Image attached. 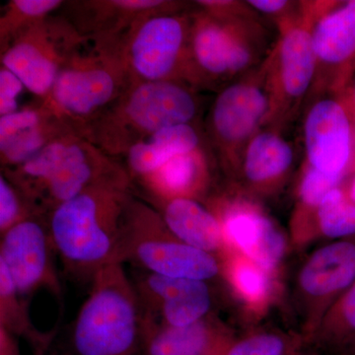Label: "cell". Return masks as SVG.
<instances>
[{
    "label": "cell",
    "instance_id": "6da1fadb",
    "mask_svg": "<svg viewBox=\"0 0 355 355\" xmlns=\"http://www.w3.org/2000/svg\"><path fill=\"white\" fill-rule=\"evenodd\" d=\"M132 187L130 178L96 184L46 216L65 275L91 282L103 268L119 263Z\"/></svg>",
    "mask_w": 355,
    "mask_h": 355
},
{
    "label": "cell",
    "instance_id": "7a4b0ae2",
    "mask_svg": "<svg viewBox=\"0 0 355 355\" xmlns=\"http://www.w3.org/2000/svg\"><path fill=\"white\" fill-rule=\"evenodd\" d=\"M1 172L43 216L96 184L130 178L121 162L77 130L53 139L22 165Z\"/></svg>",
    "mask_w": 355,
    "mask_h": 355
},
{
    "label": "cell",
    "instance_id": "3957f363",
    "mask_svg": "<svg viewBox=\"0 0 355 355\" xmlns=\"http://www.w3.org/2000/svg\"><path fill=\"white\" fill-rule=\"evenodd\" d=\"M200 101L193 86L182 81L133 83L81 135L103 153L123 157L130 147L162 128L193 125Z\"/></svg>",
    "mask_w": 355,
    "mask_h": 355
},
{
    "label": "cell",
    "instance_id": "277c9868",
    "mask_svg": "<svg viewBox=\"0 0 355 355\" xmlns=\"http://www.w3.org/2000/svg\"><path fill=\"white\" fill-rule=\"evenodd\" d=\"M72 355H144V313L123 263L99 270L70 334Z\"/></svg>",
    "mask_w": 355,
    "mask_h": 355
},
{
    "label": "cell",
    "instance_id": "5b68a950",
    "mask_svg": "<svg viewBox=\"0 0 355 355\" xmlns=\"http://www.w3.org/2000/svg\"><path fill=\"white\" fill-rule=\"evenodd\" d=\"M120 41L83 37L43 101L78 132L133 84Z\"/></svg>",
    "mask_w": 355,
    "mask_h": 355
},
{
    "label": "cell",
    "instance_id": "8992f818",
    "mask_svg": "<svg viewBox=\"0 0 355 355\" xmlns=\"http://www.w3.org/2000/svg\"><path fill=\"white\" fill-rule=\"evenodd\" d=\"M118 261L132 263L142 272L177 279L205 282L219 272L211 254L180 241L157 210L135 193L125 210Z\"/></svg>",
    "mask_w": 355,
    "mask_h": 355
},
{
    "label": "cell",
    "instance_id": "52a82bcc",
    "mask_svg": "<svg viewBox=\"0 0 355 355\" xmlns=\"http://www.w3.org/2000/svg\"><path fill=\"white\" fill-rule=\"evenodd\" d=\"M191 24V14L179 10L147 16L132 26L120 41L132 83L190 84Z\"/></svg>",
    "mask_w": 355,
    "mask_h": 355
},
{
    "label": "cell",
    "instance_id": "ba28073f",
    "mask_svg": "<svg viewBox=\"0 0 355 355\" xmlns=\"http://www.w3.org/2000/svg\"><path fill=\"white\" fill-rule=\"evenodd\" d=\"M302 7L300 15L280 19L279 40L263 65L270 100L266 123L288 118L316 78L312 29L317 8L315 3Z\"/></svg>",
    "mask_w": 355,
    "mask_h": 355
},
{
    "label": "cell",
    "instance_id": "9c48e42d",
    "mask_svg": "<svg viewBox=\"0 0 355 355\" xmlns=\"http://www.w3.org/2000/svg\"><path fill=\"white\" fill-rule=\"evenodd\" d=\"M190 84L226 80L246 71L258 55V32L248 17L217 19L191 13Z\"/></svg>",
    "mask_w": 355,
    "mask_h": 355
},
{
    "label": "cell",
    "instance_id": "30bf717a",
    "mask_svg": "<svg viewBox=\"0 0 355 355\" xmlns=\"http://www.w3.org/2000/svg\"><path fill=\"white\" fill-rule=\"evenodd\" d=\"M83 39L64 16L53 14L0 51L1 65L12 71L29 92L46 101L60 70Z\"/></svg>",
    "mask_w": 355,
    "mask_h": 355
},
{
    "label": "cell",
    "instance_id": "8fae6325",
    "mask_svg": "<svg viewBox=\"0 0 355 355\" xmlns=\"http://www.w3.org/2000/svg\"><path fill=\"white\" fill-rule=\"evenodd\" d=\"M270 100L263 67L251 76L223 89L209 116L210 140L223 163L238 165L251 139L266 125Z\"/></svg>",
    "mask_w": 355,
    "mask_h": 355
},
{
    "label": "cell",
    "instance_id": "7c38bea8",
    "mask_svg": "<svg viewBox=\"0 0 355 355\" xmlns=\"http://www.w3.org/2000/svg\"><path fill=\"white\" fill-rule=\"evenodd\" d=\"M48 216L35 214L18 222L1 234L0 263L10 275L16 291L30 297L46 289L60 301L62 286L58 277Z\"/></svg>",
    "mask_w": 355,
    "mask_h": 355
},
{
    "label": "cell",
    "instance_id": "4fadbf2b",
    "mask_svg": "<svg viewBox=\"0 0 355 355\" xmlns=\"http://www.w3.org/2000/svg\"><path fill=\"white\" fill-rule=\"evenodd\" d=\"M306 155L310 167L345 178L355 156V130L350 112L338 100H320L304 123Z\"/></svg>",
    "mask_w": 355,
    "mask_h": 355
},
{
    "label": "cell",
    "instance_id": "5bb4252c",
    "mask_svg": "<svg viewBox=\"0 0 355 355\" xmlns=\"http://www.w3.org/2000/svg\"><path fill=\"white\" fill-rule=\"evenodd\" d=\"M144 316L172 327L202 321L211 307L205 282L142 272L132 279Z\"/></svg>",
    "mask_w": 355,
    "mask_h": 355
},
{
    "label": "cell",
    "instance_id": "9a60e30c",
    "mask_svg": "<svg viewBox=\"0 0 355 355\" xmlns=\"http://www.w3.org/2000/svg\"><path fill=\"white\" fill-rule=\"evenodd\" d=\"M312 40L316 77L323 73L327 87L343 89L355 70V0L330 2L315 20Z\"/></svg>",
    "mask_w": 355,
    "mask_h": 355
},
{
    "label": "cell",
    "instance_id": "2e32d148",
    "mask_svg": "<svg viewBox=\"0 0 355 355\" xmlns=\"http://www.w3.org/2000/svg\"><path fill=\"white\" fill-rule=\"evenodd\" d=\"M184 7L165 0H79L64 1L60 10L84 38L120 40L147 16Z\"/></svg>",
    "mask_w": 355,
    "mask_h": 355
},
{
    "label": "cell",
    "instance_id": "e0dca14e",
    "mask_svg": "<svg viewBox=\"0 0 355 355\" xmlns=\"http://www.w3.org/2000/svg\"><path fill=\"white\" fill-rule=\"evenodd\" d=\"M76 130L41 100L0 116L1 169H11L34 157L53 139Z\"/></svg>",
    "mask_w": 355,
    "mask_h": 355
},
{
    "label": "cell",
    "instance_id": "ac0fdd59",
    "mask_svg": "<svg viewBox=\"0 0 355 355\" xmlns=\"http://www.w3.org/2000/svg\"><path fill=\"white\" fill-rule=\"evenodd\" d=\"M202 137L193 125L162 128L130 147L121 163L132 182L160 169L171 159L202 148Z\"/></svg>",
    "mask_w": 355,
    "mask_h": 355
},
{
    "label": "cell",
    "instance_id": "d6986e66",
    "mask_svg": "<svg viewBox=\"0 0 355 355\" xmlns=\"http://www.w3.org/2000/svg\"><path fill=\"white\" fill-rule=\"evenodd\" d=\"M175 237L207 253L221 246L223 229L218 220L195 198H147Z\"/></svg>",
    "mask_w": 355,
    "mask_h": 355
},
{
    "label": "cell",
    "instance_id": "ffe728a7",
    "mask_svg": "<svg viewBox=\"0 0 355 355\" xmlns=\"http://www.w3.org/2000/svg\"><path fill=\"white\" fill-rule=\"evenodd\" d=\"M223 233L263 270H272L284 252V239L270 219L247 207H236L224 219Z\"/></svg>",
    "mask_w": 355,
    "mask_h": 355
},
{
    "label": "cell",
    "instance_id": "44dd1931",
    "mask_svg": "<svg viewBox=\"0 0 355 355\" xmlns=\"http://www.w3.org/2000/svg\"><path fill=\"white\" fill-rule=\"evenodd\" d=\"M355 282V241L328 245L313 254L300 275L301 286L313 296L347 291Z\"/></svg>",
    "mask_w": 355,
    "mask_h": 355
},
{
    "label": "cell",
    "instance_id": "7402d4cb",
    "mask_svg": "<svg viewBox=\"0 0 355 355\" xmlns=\"http://www.w3.org/2000/svg\"><path fill=\"white\" fill-rule=\"evenodd\" d=\"M207 154L202 148L177 156L160 169L139 180L147 198H189L202 188L207 176Z\"/></svg>",
    "mask_w": 355,
    "mask_h": 355
},
{
    "label": "cell",
    "instance_id": "603a6c76",
    "mask_svg": "<svg viewBox=\"0 0 355 355\" xmlns=\"http://www.w3.org/2000/svg\"><path fill=\"white\" fill-rule=\"evenodd\" d=\"M214 343L211 328L203 320L172 327L144 316V355H209Z\"/></svg>",
    "mask_w": 355,
    "mask_h": 355
},
{
    "label": "cell",
    "instance_id": "cb8c5ba5",
    "mask_svg": "<svg viewBox=\"0 0 355 355\" xmlns=\"http://www.w3.org/2000/svg\"><path fill=\"white\" fill-rule=\"evenodd\" d=\"M293 155L291 144L279 133L263 130L254 135L245 149L243 171L251 183H272L288 172Z\"/></svg>",
    "mask_w": 355,
    "mask_h": 355
},
{
    "label": "cell",
    "instance_id": "d4e9b609",
    "mask_svg": "<svg viewBox=\"0 0 355 355\" xmlns=\"http://www.w3.org/2000/svg\"><path fill=\"white\" fill-rule=\"evenodd\" d=\"M0 328L29 343L35 355H46L55 331H42L33 324L28 299L14 286L6 266L0 263Z\"/></svg>",
    "mask_w": 355,
    "mask_h": 355
},
{
    "label": "cell",
    "instance_id": "484cf974",
    "mask_svg": "<svg viewBox=\"0 0 355 355\" xmlns=\"http://www.w3.org/2000/svg\"><path fill=\"white\" fill-rule=\"evenodd\" d=\"M60 0H10L0 17V51L35 25L60 10Z\"/></svg>",
    "mask_w": 355,
    "mask_h": 355
},
{
    "label": "cell",
    "instance_id": "4316f807",
    "mask_svg": "<svg viewBox=\"0 0 355 355\" xmlns=\"http://www.w3.org/2000/svg\"><path fill=\"white\" fill-rule=\"evenodd\" d=\"M320 227L331 238L355 235V203L340 189L324 197L318 207Z\"/></svg>",
    "mask_w": 355,
    "mask_h": 355
},
{
    "label": "cell",
    "instance_id": "83f0119b",
    "mask_svg": "<svg viewBox=\"0 0 355 355\" xmlns=\"http://www.w3.org/2000/svg\"><path fill=\"white\" fill-rule=\"evenodd\" d=\"M35 214H39L22 191L3 172L0 173V233Z\"/></svg>",
    "mask_w": 355,
    "mask_h": 355
},
{
    "label": "cell",
    "instance_id": "f1b7e54d",
    "mask_svg": "<svg viewBox=\"0 0 355 355\" xmlns=\"http://www.w3.org/2000/svg\"><path fill=\"white\" fill-rule=\"evenodd\" d=\"M343 178L331 176L308 167L300 187V197L308 207H319L330 191L338 188Z\"/></svg>",
    "mask_w": 355,
    "mask_h": 355
},
{
    "label": "cell",
    "instance_id": "f546056e",
    "mask_svg": "<svg viewBox=\"0 0 355 355\" xmlns=\"http://www.w3.org/2000/svg\"><path fill=\"white\" fill-rule=\"evenodd\" d=\"M233 279L236 287L249 300L258 301L266 295L268 282L265 275L257 266L246 263L236 266Z\"/></svg>",
    "mask_w": 355,
    "mask_h": 355
},
{
    "label": "cell",
    "instance_id": "4dcf8cb0",
    "mask_svg": "<svg viewBox=\"0 0 355 355\" xmlns=\"http://www.w3.org/2000/svg\"><path fill=\"white\" fill-rule=\"evenodd\" d=\"M284 343L279 336L261 335L236 343L226 355H282Z\"/></svg>",
    "mask_w": 355,
    "mask_h": 355
},
{
    "label": "cell",
    "instance_id": "1f68e13d",
    "mask_svg": "<svg viewBox=\"0 0 355 355\" xmlns=\"http://www.w3.org/2000/svg\"><path fill=\"white\" fill-rule=\"evenodd\" d=\"M25 89L22 81L12 71L1 65L0 67V116L19 111V98Z\"/></svg>",
    "mask_w": 355,
    "mask_h": 355
},
{
    "label": "cell",
    "instance_id": "d6a6232c",
    "mask_svg": "<svg viewBox=\"0 0 355 355\" xmlns=\"http://www.w3.org/2000/svg\"><path fill=\"white\" fill-rule=\"evenodd\" d=\"M336 330L342 338L355 340V282L345 291L335 315Z\"/></svg>",
    "mask_w": 355,
    "mask_h": 355
},
{
    "label": "cell",
    "instance_id": "836d02e7",
    "mask_svg": "<svg viewBox=\"0 0 355 355\" xmlns=\"http://www.w3.org/2000/svg\"><path fill=\"white\" fill-rule=\"evenodd\" d=\"M247 3L259 12L277 17H282V14L288 12L292 6L291 2L286 0H251Z\"/></svg>",
    "mask_w": 355,
    "mask_h": 355
},
{
    "label": "cell",
    "instance_id": "e575fe53",
    "mask_svg": "<svg viewBox=\"0 0 355 355\" xmlns=\"http://www.w3.org/2000/svg\"><path fill=\"white\" fill-rule=\"evenodd\" d=\"M0 355H20L18 338L0 328Z\"/></svg>",
    "mask_w": 355,
    "mask_h": 355
},
{
    "label": "cell",
    "instance_id": "d590c367",
    "mask_svg": "<svg viewBox=\"0 0 355 355\" xmlns=\"http://www.w3.org/2000/svg\"><path fill=\"white\" fill-rule=\"evenodd\" d=\"M349 198L355 203V177L352 181V188H350Z\"/></svg>",
    "mask_w": 355,
    "mask_h": 355
},
{
    "label": "cell",
    "instance_id": "8d00e7d4",
    "mask_svg": "<svg viewBox=\"0 0 355 355\" xmlns=\"http://www.w3.org/2000/svg\"><path fill=\"white\" fill-rule=\"evenodd\" d=\"M352 100H354V105L355 107V81H354V90H352Z\"/></svg>",
    "mask_w": 355,
    "mask_h": 355
},
{
    "label": "cell",
    "instance_id": "74e56055",
    "mask_svg": "<svg viewBox=\"0 0 355 355\" xmlns=\"http://www.w3.org/2000/svg\"><path fill=\"white\" fill-rule=\"evenodd\" d=\"M352 352H354V355H355V340L352 343Z\"/></svg>",
    "mask_w": 355,
    "mask_h": 355
}]
</instances>
